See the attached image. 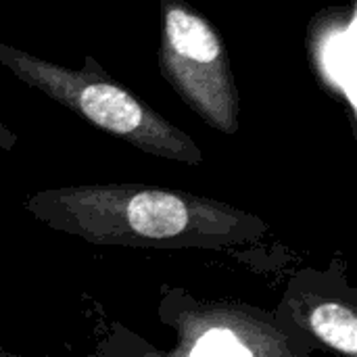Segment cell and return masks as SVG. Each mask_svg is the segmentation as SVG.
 I'll list each match as a JSON object with an SVG mask.
<instances>
[{
	"label": "cell",
	"mask_w": 357,
	"mask_h": 357,
	"mask_svg": "<svg viewBox=\"0 0 357 357\" xmlns=\"http://www.w3.org/2000/svg\"><path fill=\"white\" fill-rule=\"evenodd\" d=\"M134 345H136V351L132 354V357H165L163 351H159V349H151V347H146L144 343H140V341H134Z\"/></svg>",
	"instance_id": "cell-8"
},
{
	"label": "cell",
	"mask_w": 357,
	"mask_h": 357,
	"mask_svg": "<svg viewBox=\"0 0 357 357\" xmlns=\"http://www.w3.org/2000/svg\"><path fill=\"white\" fill-rule=\"evenodd\" d=\"M15 144H17V134L0 121V149L10 151V149H15Z\"/></svg>",
	"instance_id": "cell-7"
},
{
	"label": "cell",
	"mask_w": 357,
	"mask_h": 357,
	"mask_svg": "<svg viewBox=\"0 0 357 357\" xmlns=\"http://www.w3.org/2000/svg\"><path fill=\"white\" fill-rule=\"evenodd\" d=\"M161 322L176 347L165 357H312L318 347L276 312L236 301H203L184 289H165Z\"/></svg>",
	"instance_id": "cell-4"
},
{
	"label": "cell",
	"mask_w": 357,
	"mask_h": 357,
	"mask_svg": "<svg viewBox=\"0 0 357 357\" xmlns=\"http://www.w3.org/2000/svg\"><path fill=\"white\" fill-rule=\"evenodd\" d=\"M276 316L299 328L318 349L339 357H357V312L351 289L314 282L312 272L295 276Z\"/></svg>",
	"instance_id": "cell-5"
},
{
	"label": "cell",
	"mask_w": 357,
	"mask_h": 357,
	"mask_svg": "<svg viewBox=\"0 0 357 357\" xmlns=\"http://www.w3.org/2000/svg\"><path fill=\"white\" fill-rule=\"evenodd\" d=\"M157 65L165 82L203 123L234 136L241 130V92L224 38L184 0H159Z\"/></svg>",
	"instance_id": "cell-3"
},
{
	"label": "cell",
	"mask_w": 357,
	"mask_h": 357,
	"mask_svg": "<svg viewBox=\"0 0 357 357\" xmlns=\"http://www.w3.org/2000/svg\"><path fill=\"white\" fill-rule=\"evenodd\" d=\"M356 0L318 10L307 25V54L322 90L347 107L356 130L357 31Z\"/></svg>",
	"instance_id": "cell-6"
},
{
	"label": "cell",
	"mask_w": 357,
	"mask_h": 357,
	"mask_svg": "<svg viewBox=\"0 0 357 357\" xmlns=\"http://www.w3.org/2000/svg\"><path fill=\"white\" fill-rule=\"evenodd\" d=\"M40 224L100 247L228 251L257 245L268 224L228 203L149 184H79L29 195Z\"/></svg>",
	"instance_id": "cell-1"
},
{
	"label": "cell",
	"mask_w": 357,
	"mask_h": 357,
	"mask_svg": "<svg viewBox=\"0 0 357 357\" xmlns=\"http://www.w3.org/2000/svg\"><path fill=\"white\" fill-rule=\"evenodd\" d=\"M0 65L25 86L146 155L186 165L205 161L203 151L186 132L111 77L90 54L84 56L79 69H71L0 42Z\"/></svg>",
	"instance_id": "cell-2"
}]
</instances>
